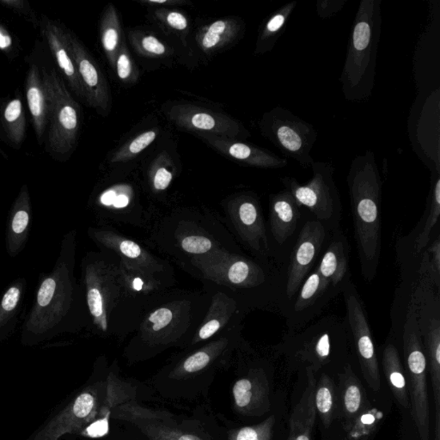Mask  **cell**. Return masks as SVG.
<instances>
[{
  "instance_id": "obj_1",
  "label": "cell",
  "mask_w": 440,
  "mask_h": 440,
  "mask_svg": "<svg viewBox=\"0 0 440 440\" xmlns=\"http://www.w3.org/2000/svg\"><path fill=\"white\" fill-rule=\"evenodd\" d=\"M77 231L64 236L53 270L39 279L33 305L23 322L21 343L34 347L65 334L90 328V315L81 283L75 277Z\"/></svg>"
},
{
  "instance_id": "obj_2",
  "label": "cell",
  "mask_w": 440,
  "mask_h": 440,
  "mask_svg": "<svg viewBox=\"0 0 440 440\" xmlns=\"http://www.w3.org/2000/svg\"><path fill=\"white\" fill-rule=\"evenodd\" d=\"M206 291L173 287L144 311L137 329L123 350L129 365L145 362L171 349L189 346L210 305Z\"/></svg>"
},
{
  "instance_id": "obj_3",
  "label": "cell",
  "mask_w": 440,
  "mask_h": 440,
  "mask_svg": "<svg viewBox=\"0 0 440 440\" xmlns=\"http://www.w3.org/2000/svg\"><path fill=\"white\" fill-rule=\"evenodd\" d=\"M185 272L201 282L203 288L219 290L236 300L248 314L281 309L285 277L272 260L255 258L245 252H216L192 260Z\"/></svg>"
},
{
  "instance_id": "obj_4",
  "label": "cell",
  "mask_w": 440,
  "mask_h": 440,
  "mask_svg": "<svg viewBox=\"0 0 440 440\" xmlns=\"http://www.w3.org/2000/svg\"><path fill=\"white\" fill-rule=\"evenodd\" d=\"M144 231L146 243L184 271L192 260L216 252H245L227 229L221 216L207 208L179 207L165 212L153 208Z\"/></svg>"
},
{
  "instance_id": "obj_5",
  "label": "cell",
  "mask_w": 440,
  "mask_h": 440,
  "mask_svg": "<svg viewBox=\"0 0 440 440\" xmlns=\"http://www.w3.org/2000/svg\"><path fill=\"white\" fill-rule=\"evenodd\" d=\"M81 285L90 315L89 330L119 342L134 334L146 306L130 293L114 255L87 252L81 262Z\"/></svg>"
},
{
  "instance_id": "obj_6",
  "label": "cell",
  "mask_w": 440,
  "mask_h": 440,
  "mask_svg": "<svg viewBox=\"0 0 440 440\" xmlns=\"http://www.w3.org/2000/svg\"><path fill=\"white\" fill-rule=\"evenodd\" d=\"M238 325L201 345L183 349L168 359L148 385L158 397L172 402L206 399L215 379L233 366L243 341Z\"/></svg>"
},
{
  "instance_id": "obj_7",
  "label": "cell",
  "mask_w": 440,
  "mask_h": 440,
  "mask_svg": "<svg viewBox=\"0 0 440 440\" xmlns=\"http://www.w3.org/2000/svg\"><path fill=\"white\" fill-rule=\"evenodd\" d=\"M347 183L361 273L371 282L378 274L382 250L383 181L374 151L356 156Z\"/></svg>"
},
{
  "instance_id": "obj_8",
  "label": "cell",
  "mask_w": 440,
  "mask_h": 440,
  "mask_svg": "<svg viewBox=\"0 0 440 440\" xmlns=\"http://www.w3.org/2000/svg\"><path fill=\"white\" fill-rule=\"evenodd\" d=\"M110 430L115 440H227L226 427L206 413L182 417L141 405L137 398L112 407Z\"/></svg>"
},
{
  "instance_id": "obj_9",
  "label": "cell",
  "mask_w": 440,
  "mask_h": 440,
  "mask_svg": "<svg viewBox=\"0 0 440 440\" xmlns=\"http://www.w3.org/2000/svg\"><path fill=\"white\" fill-rule=\"evenodd\" d=\"M351 340L346 319L328 315L302 330L286 332L274 347L276 354L285 358L288 369L315 374L321 370L347 365Z\"/></svg>"
},
{
  "instance_id": "obj_10",
  "label": "cell",
  "mask_w": 440,
  "mask_h": 440,
  "mask_svg": "<svg viewBox=\"0 0 440 440\" xmlns=\"http://www.w3.org/2000/svg\"><path fill=\"white\" fill-rule=\"evenodd\" d=\"M381 25V0H362L340 78L344 98L349 101H366L373 94Z\"/></svg>"
},
{
  "instance_id": "obj_11",
  "label": "cell",
  "mask_w": 440,
  "mask_h": 440,
  "mask_svg": "<svg viewBox=\"0 0 440 440\" xmlns=\"http://www.w3.org/2000/svg\"><path fill=\"white\" fill-rule=\"evenodd\" d=\"M109 371L107 358L100 356L86 385L27 440H59L64 436L79 434L102 414L107 403Z\"/></svg>"
},
{
  "instance_id": "obj_12",
  "label": "cell",
  "mask_w": 440,
  "mask_h": 440,
  "mask_svg": "<svg viewBox=\"0 0 440 440\" xmlns=\"http://www.w3.org/2000/svg\"><path fill=\"white\" fill-rule=\"evenodd\" d=\"M231 386L234 413L243 418H261L272 409L270 364L243 339L236 351Z\"/></svg>"
},
{
  "instance_id": "obj_13",
  "label": "cell",
  "mask_w": 440,
  "mask_h": 440,
  "mask_svg": "<svg viewBox=\"0 0 440 440\" xmlns=\"http://www.w3.org/2000/svg\"><path fill=\"white\" fill-rule=\"evenodd\" d=\"M402 346L412 417L417 428L419 439L429 440L430 405L427 383V362L411 288L406 298L402 328Z\"/></svg>"
},
{
  "instance_id": "obj_14",
  "label": "cell",
  "mask_w": 440,
  "mask_h": 440,
  "mask_svg": "<svg viewBox=\"0 0 440 440\" xmlns=\"http://www.w3.org/2000/svg\"><path fill=\"white\" fill-rule=\"evenodd\" d=\"M221 207L223 222L239 246L251 257L271 261L273 251L258 196L250 191L239 192L226 198Z\"/></svg>"
},
{
  "instance_id": "obj_15",
  "label": "cell",
  "mask_w": 440,
  "mask_h": 440,
  "mask_svg": "<svg viewBox=\"0 0 440 440\" xmlns=\"http://www.w3.org/2000/svg\"><path fill=\"white\" fill-rule=\"evenodd\" d=\"M311 167L312 178L306 184L290 177L282 178V183L300 207H306L329 233H333L340 229L342 210L334 180L335 167L330 163L315 161Z\"/></svg>"
},
{
  "instance_id": "obj_16",
  "label": "cell",
  "mask_w": 440,
  "mask_h": 440,
  "mask_svg": "<svg viewBox=\"0 0 440 440\" xmlns=\"http://www.w3.org/2000/svg\"><path fill=\"white\" fill-rule=\"evenodd\" d=\"M87 234L98 250L117 257L124 266L141 272L159 281L177 285L174 267L167 259L159 257L148 246L124 235L112 226L100 225L88 228Z\"/></svg>"
},
{
  "instance_id": "obj_17",
  "label": "cell",
  "mask_w": 440,
  "mask_h": 440,
  "mask_svg": "<svg viewBox=\"0 0 440 440\" xmlns=\"http://www.w3.org/2000/svg\"><path fill=\"white\" fill-rule=\"evenodd\" d=\"M424 351L434 391V427H440V297L429 282L415 279L411 285Z\"/></svg>"
},
{
  "instance_id": "obj_18",
  "label": "cell",
  "mask_w": 440,
  "mask_h": 440,
  "mask_svg": "<svg viewBox=\"0 0 440 440\" xmlns=\"http://www.w3.org/2000/svg\"><path fill=\"white\" fill-rule=\"evenodd\" d=\"M261 132L286 158H293L303 168L314 162L311 151L318 141V131L290 110L282 107L263 115Z\"/></svg>"
},
{
  "instance_id": "obj_19",
  "label": "cell",
  "mask_w": 440,
  "mask_h": 440,
  "mask_svg": "<svg viewBox=\"0 0 440 440\" xmlns=\"http://www.w3.org/2000/svg\"><path fill=\"white\" fill-rule=\"evenodd\" d=\"M47 104L50 151L66 154L74 149L80 124V109L54 71H43Z\"/></svg>"
},
{
  "instance_id": "obj_20",
  "label": "cell",
  "mask_w": 440,
  "mask_h": 440,
  "mask_svg": "<svg viewBox=\"0 0 440 440\" xmlns=\"http://www.w3.org/2000/svg\"><path fill=\"white\" fill-rule=\"evenodd\" d=\"M342 294L346 306V320L350 340L363 377L371 390L379 392L381 389V376L366 308L352 279L343 287Z\"/></svg>"
},
{
  "instance_id": "obj_21",
  "label": "cell",
  "mask_w": 440,
  "mask_h": 440,
  "mask_svg": "<svg viewBox=\"0 0 440 440\" xmlns=\"http://www.w3.org/2000/svg\"><path fill=\"white\" fill-rule=\"evenodd\" d=\"M100 225H124L144 230L154 207H146L131 184L117 183L106 187L91 202Z\"/></svg>"
},
{
  "instance_id": "obj_22",
  "label": "cell",
  "mask_w": 440,
  "mask_h": 440,
  "mask_svg": "<svg viewBox=\"0 0 440 440\" xmlns=\"http://www.w3.org/2000/svg\"><path fill=\"white\" fill-rule=\"evenodd\" d=\"M329 231L317 219L303 224L293 248L285 277V293L281 308L291 301L318 261L327 243ZM281 310V309H279Z\"/></svg>"
},
{
  "instance_id": "obj_23",
  "label": "cell",
  "mask_w": 440,
  "mask_h": 440,
  "mask_svg": "<svg viewBox=\"0 0 440 440\" xmlns=\"http://www.w3.org/2000/svg\"><path fill=\"white\" fill-rule=\"evenodd\" d=\"M337 296L315 267L294 299L279 310L286 318V332H298L310 325Z\"/></svg>"
},
{
  "instance_id": "obj_24",
  "label": "cell",
  "mask_w": 440,
  "mask_h": 440,
  "mask_svg": "<svg viewBox=\"0 0 440 440\" xmlns=\"http://www.w3.org/2000/svg\"><path fill=\"white\" fill-rule=\"evenodd\" d=\"M168 118L180 129L199 134L228 139L248 137L249 132L241 124L225 114L193 104L178 103L166 110Z\"/></svg>"
},
{
  "instance_id": "obj_25",
  "label": "cell",
  "mask_w": 440,
  "mask_h": 440,
  "mask_svg": "<svg viewBox=\"0 0 440 440\" xmlns=\"http://www.w3.org/2000/svg\"><path fill=\"white\" fill-rule=\"evenodd\" d=\"M202 289L210 294V305L186 349L201 345L236 326L242 325L248 315L236 300L222 291L211 288Z\"/></svg>"
},
{
  "instance_id": "obj_26",
  "label": "cell",
  "mask_w": 440,
  "mask_h": 440,
  "mask_svg": "<svg viewBox=\"0 0 440 440\" xmlns=\"http://www.w3.org/2000/svg\"><path fill=\"white\" fill-rule=\"evenodd\" d=\"M68 49L81 80L86 100L99 113L107 114L111 107L109 85L97 62L86 47L71 35H66Z\"/></svg>"
},
{
  "instance_id": "obj_27",
  "label": "cell",
  "mask_w": 440,
  "mask_h": 440,
  "mask_svg": "<svg viewBox=\"0 0 440 440\" xmlns=\"http://www.w3.org/2000/svg\"><path fill=\"white\" fill-rule=\"evenodd\" d=\"M326 249L315 270L335 293L341 294L351 281L349 270V243L340 229L331 233Z\"/></svg>"
},
{
  "instance_id": "obj_28",
  "label": "cell",
  "mask_w": 440,
  "mask_h": 440,
  "mask_svg": "<svg viewBox=\"0 0 440 440\" xmlns=\"http://www.w3.org/2000/svg\"><path fill=\"white\" fill-rule=\"evenodd\" d=\"M208 145L220 154L243 163L248 166L261 169H282L288 166L286 158L263 148L238 141L235 139L217 137V136L201 135Z\"/></svg>"
},
{
  "instance_id": "obj_29",
  "label": "cell",
  "mask_w": 440,
  "mask_h": 440,
  "mask_svg": "<svg viewBox=\"0 0 440 440\" xmlns=\"http://www.w3.org/2000/svg\"><path fill=\"white\" fill-rule=\"evenodd\" d=\"M301 218V207L289 191L284 190L270 197V227L278 245H286L293 237Z\"/></svg>"
},
{
  "instance_id": "obj_30",
  "label": "cell",
  "mask_w": 440,
  "mask_h": 440,
  "mask_svg": "<svg viewBox=\"0 0 440 440\" xmlns=\"http://www.w3.org/2000/svg\"><path fill=\"white\" fill-rule=\"evenodd\" d=\"M31 216L29 190L23 186L11 208L6 224V248L11 258L17 257L25 250L30 236Z\"/></svg>"
},
{
  "instance_id": "obj_31",
  "label": "cell",
  "mask_w": 440,
  "mask_h": 440,
  "mask_svg": "<svg viewBox=\"0 0 440 440\" xmlns=\"http://www.w3.org/2000/svg\"><path fill=\"white\" fill-rule=\"evenodd\" d=\"M338 418L344 425L350 423L369 405L366 390L356 376L353 366L347 363L338 374Z\"/></svg>"
},
{
  "instance_id": "obj_32",
  "label": "cell",
  "mask_w": 440,
  "mask_h": 440,
  "mask_svg": "<svg viewBox=\"0 0 440 440\" xmlns=\"http://www.w3.org/2000/svg\"><path fill=\"white\" fill-rule=\"evenodd\" d=\"M306 386L299 401L296 403L289 419V435L286 440H313L317 419L314 393L317 377L313 371L306 369Z\"/></svg>"
},
{
  "instance_id": "obj_33",
  "label": "cell",
  "mask_w": 440,
  "mask_h": 440,
  "mask_svg": "<svg viewBox=\"0 0 440 440\" xmlns=\"http://www.w3.org/2000/svg\"><path fill=\"white\" fill-rule=\"evenodd\" d=\"M440 216V173H432L431 189L428 195L426 210L421 221L415 227L413 237H407L413 242V250L421 254L432 241L434 227L438 225Z\"/></svg>"
},
{
  "instance_id": "obj_34",
  "label": "cell",
  "mask_w": 440,
  "mask_h": 440,
  "mask_svg": "<svg viewBox=\"0 0 440 440\" xmlns=\"http://www.w3.org/2000/svg\"><path fill=\"white\" fill-rule=\"evenodd\" d=\"M243 29L241 20L234 18L216 20L199 30L197 35L199 49L206 54H214L234 42L242 33Z\"/></svg>"
},
{
  "instance_id": "obj_35",
  "label": "cell",
  "mask_w": 440,
  "mask_h": 440,
  "mask_svg": "<svg viewBox=\"0 0 440 440\" xmlns=\"http://www.w3.org/2000/svg\"><path fill=\"white\" fill-rule=\"evenodd\" d=\"M382 366L390 389L403 409H410L409 389H407L405 370H404L398 347L393 342H388L383 351Z\"/></svg>"
},
{
  "instance_id": "obj_36",
  "label": "cell",
  "mask_w": 440,
  "mask_h": 440,
  "mask_svg": "<svg viewBox=\"0 0 440 440\" xmlns=\"http://www.w3.org/2000/svg\"><path fill=\"white\" fill-rule=\"evenodd\" d=\"M44 33L50 44L52 53L54 54L59 67L61 68L68 82L70 83L71 89L79 97L86 99L81 80L79 79L77 68L68 49L66 35L50 23H47Z\"/></svg>"
},
{
  "instance_id": "obj_37",
  "label": "cell",
  "mask_w": 440,
  "mask_h": 440,
  "mask_svg": "<svg viewBox=\"0 0 440 440\" xmlns=\"http://www.w3.org/2000/svg\"><path fill=\"white\" fill-rule=\"evenodd\" d=\"M26 285L25 278L15 279L0 299V343L9 338L17 327Z\"/></svg>"
},
{
  "instance_id": "obj_38",
  "label": "cell",
  "mask_w": 440,
  "mask_h": 440,
  "mask_svg": "<svg viewBox=\"0 0 440 440\" xmlns=\"http://www.w3.org/2000/svg\"><path fill=\"white\" fill-rule=\"evenodd\" d=\"M314 402L315 412L323 426L328 429L338 418V393L334 379L327 373H323L317 379Z\"/></svg>"
},
{
  "instance_id": "obj_39",
  "label": "cell",
  "mask_w": 440,
  "mask_h": 440,
  "mask_svg": "<svg viewBox=\"0 0 440 440\" xmlns=\"http://www.w3.org/2000/svg\"><path fill=\"white\" fill-rule=\"evenodd\" d=\"M297 6V1H291L272 13L263 23L258 35L255 54H265L274 49L276 42L286 30L288 19Z\"/></svg>"
},
{
  "instance_id": "obj_40",
  "label": "cell",
  "mask_w": 440,
  "mask_h": 440,
  "mask_svg": "<svg viewBox=\"0 0 440 440\" xmlns=\"http://www.w3.org/2000/svg\"><path fill=\"white\" fill-rule=\"evenodd\" d=\"M27 100L37 137L42 139L47 122V104L37 66H32L28 77Z\"/></svg>"
},
{
  "instance_id": "obj_41",
  "label": "cell",
  "mask_w": 440,
  "mask_h": 440,
  "mask_svg": "<svg viewBox=\"0 0 440 440\" xmlns=\"http://www.w3.org/2000/svg\"><path fill=\"white\" fill-rule=\"evenodd\" d=\"M101 42L108 62L115 69V61L124 40L118 13L112 4L106 7L103 15Z\"/></svg>"
},
{
  "instance_id": "obj_42",
  "label": "cell",
  "mask_w": 440,
  "mask_h": 440,
  "mask_svg": "<svg viewBox=\"0 0 440 440\" xmlns=\"http://www.w3.org/2000/svg\"><path fill=\"white\" fill-rule=\"evenodd\" d=\"M386 412L381 407L370 402L366 409L354 421L344 425L349 440H371L385 419Z\"/></svg>"
},
{
  "instance_id": "obj_43",
  "label": "cell",
  "mask_w": 440,
  "mask_h": 440,
  "mask_svg": "<svg viewBox=\"0 0 440 440\" xmlns=\"http://www.w3.org/2000/svg\"><path fill=\"white\" fill-rule=\"evenodd\" d=\"M277 427V417L271 415L255 425L225 427L227 440H274Z\"/></svg>"
},
{
  "instance_id": "obj_44",
  "label": "cell",
  "mask_w": 440,
  "mask_h": 440,
  "mask_svg": "<svg viewBox=\"0 0 440 440\" xmlns=\"http://www.w3.org/2000/svg\"><path fill=\"white\" fill-rule=\"evenodd\" d=\"M418 276L421 281L429 282L436 289H440V238L437 236L421 254Z\"/></svg>"
},
{
  "instance_id": "obj_45",
  "label": "cell",
  "mask_w": 440,
  "mask_h": 440,
  "mask_svg": "<svg viewBox=\"0 0 440 440\" xmlns=\"http://www.w3.org/2000/svg\"><path fill=\"white\" fill-rule=\"evenodd\" d=\"M158 134V129L147 130L139 134L115 151V153L111 156L110 163L115 165V163H126L134 159L136 156L141 154L155 141Z\"/></svg>"
},
{
  "instance_id": "obj_46",
  "label": "cell",
  "mask_w": 440,
  "mask_h": 440,
  "mask_svg": "<svg viewBox=\"0 0 440 440\" xmlns=\"http://www.w3.org/2000/svg\"><path fill=\"white\" fill-rule=\"evenodd\" d=\"M130 41L139 54L148 58H165L173 52L161 40L151 34L135 32L130 35Z\"/></svg>"
},
{
  "instance_id": "obj_47",
  "label": "cell",
  "mask_w": 440,
  "mask_h": 440,
  "mask_svg": "<svg viewBox=\"0 0 440 440\" xmlns=\"http://www.w3.org/2000/svg\"><path fill=\"white\" fill-rule=\"evenodd\" d=\"M175 174L168 166L158 162L151 167L148 175V186L151 193L157 197H162L163 194L170 189Z\"/></svg>"
},
{
  "instance_id": "obj_48",
  "label": "cell",
  "mask_w": 440,
  "mask_h": 440,
  "mask_svg": "<svg viewBox=\"0 0 440 440\" xmlns=\"http://www.w3.org/2000/svg\"><path fill=\"white\" fill-rule=\"evenodd\" d=\"M115 69L118 78L124 83H134L137 81L139 71L132 59L125 41L123 42L115 61Z\"/></svg>"
},
{
  "instance_id": "obj_49",
  "label": "cell",
  "mask_w": 440,
  "mask_h": 440,
  "mask_svg": "<svg viewBox=\"0 0 440 440\" xmlns=\"http://www.w3.org/2000/svg\"><path fill=\"white\" fill-rule=\"evenodd\" d=\"M156 18L169 29L178 33H186L189 30V20L180 11L168 9H158L154 13Z\"/></svg>"
},
{
  "instance_id": "obj_50",
  "label": "cell",
  "mask_w": 440,
  "mask_h": 440,
  "mask_svg": "<svg viewBox=\"0 0 440 440\" xmlns=\"http://www.w3.org/2000/svg\"><path fill=\"white\" fill-rule=\"evenodd\" d=\"M346 0H318L317 2L318 15L321 18H329L337 15L342 9Z\"/></svg>"
},
{
  "instance_id": "obj_51",
  "label": "cell",
  "mask_w": 440,
  "mask_h": 440,
  "mask_svg": "<svg viewBox=\"0 0 440 440\" xmlns=\"http://www.w3.org/2000/svg\"><path fill=\"white\" fill-rule=\"evenodd\" d=\"M22 115V101L17 98L8 103L5 112H4V118H5L6 122L9 124L11 129H13L15 123L21 121Z\"/></svg>"
},
{
  "instance_id": "obj_52",
  "label": "cell",
  "mask_w": 440,
  "mask_h": 440,
  "mask_svg": "<svg viewBox=\"0 0 440 440\" xmlns=\"http://www.w3.org/2000/svg\"><path fill=\"white\" fill-rule=\"evenodd\" d=\"M141 3L146 4V5L158 6V7L163 6V7H168L170 6H182L189 5V3L186 1H182V0H141Z\"/></svg>"
},
{
  "instance_id": "obj_53",
  "label": "cell",
  "mask_w": 440,
  "mask_h": 440,
  "mask_svg": "<svg viewBox=\"0 0 440 440\" xmlns=\"http://www.w3.org/2000/svg\"><path fill=\"white\" fill-rule=\"evenodd\" d=\"M11 45H13V39H11V35L0 29V50L10 49Z\"/></svg>"
},
{
  "instance_id": "obj_54",
  "label": "cell",
  "mask_w": 440,
  "mask_h": 440,
  "mask_svg": "<svg viewBox=\"0 0 440 440\" xmlns=\"http://www.w3.org/2000/svg\"><path fill=\"white\" fill-rule=\"evenodd\" d=\"M341 440H349V439H347L345 437V438H344V439H341Z\"/></svg>"
}]
</instances>
